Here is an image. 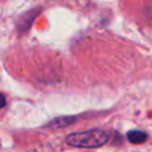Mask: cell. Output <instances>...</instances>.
Returning <instances> with one entry per match:
<instances>
[{
    "label": "cell",
    "mask_w": 152,
    "mask_h": 152,
    "mask_svg": "<svg viewBox=\"0 0 152 152\" xmlns=\"http://www.w3.org/2000/svg\"><path fill=\"white\" fill-rule=\"evenodd\" d=\"M109 133L102 128H91L81 132L70 133L65 138V142L72 147L78 148H97L107 144Z\"/></svg>",
    "instance_id": "6da1fadb"
},
{
    "label": "cell",
    "mask_w": 152,
    "mask_h": 152,
    "mask_svg": "<svg viewBox=\"0 0 152 152\" xmlns=\"http://www.w3.org/2000/svg\"><path fill=\"white\" fill-rule=\"evenodd\" d=\"M75 121H76V116H58V118H55L53 120L49 121L44 127L56 129V128H62V127L69 126V125L74 124Z\"/></svg>",
    "instance_id": "7a4b0ae2"
},
{
    "label": "cell",
    "mask_w": 152,
    "mask_h": 152,
    "mask_svg": "<svg viewBox=\"0 0 152 152\" xmlns=\"http://www.w3.org/2000/svg\"><path fill=\"white\" fill-rule=\"evenodd\" d=\"M127 139L131 144H142L147 140V133L139 129H133L127 133Z\"/></svg>",
    "instance_id": "3957f363"
},
{
    "label": "cell",
    "mask_w": 152,
    "mask_h": 152,
    "mask_svg": "<svg viewBox=\"0 0 152 152\" xmlns=\"http://www.w3.org/2000/svg\"><path fill=\"white\" fill-rule=\"evenodd\" d=\"M5 104H6V97H5L4 94L0 93V109H1L2 107H5Z\"/></svg>",
    "instance_id": "277c9868"
}]
</instances>
